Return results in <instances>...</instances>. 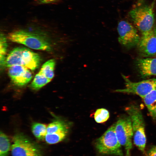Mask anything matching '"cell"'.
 I'll use <instances>...</instances> for the list:
<instances>
[{"instance_id": "obj_1", "label": "cell", "mask_w": 156, "mask_h": 156, "mask_svg": "<svg viewBox=\"0 0 156 156\" xmlns=\"http://www.w3.org/2000/svg\"><path fill=\"white\" fill-rule=\"evenodd\" d=\"M130 118L133 132L135 144L143 153H144L146 143L145 124L141 112L135 105L132 104L125 109Z\"/></svg>"}, {"instance_id": "obj_2", "label": "cell", "mask_w": 156, "mask_h": 156, "mask_svg": "<svg viewBox=\"0 0 156 156\" xmlns=\"http://www.w3.org/2000/svg\"><path fill=\"white\" fill-rule=\"evenodd\" d=\"M154 4L153 2L150 5L137 7L129 12L131 18L142 35L153 30L155 21Z\"/></svg>"}, {"instance_id": "obj_3", "label": "cell", "mask_w": 156, "mask_h": 156, "mask_svg": "<svg viewBox=\"0 0 156 156\" xmlns=\"http://www.w3.org/2000/svg\"><path fill=\"white\" fill-rule=\"evenodd\" d=\"M8 39L11 41L23 44L29 48L48 51L51 49V45L44 38L35 33L23 30L10 33Z\"/></svg>"}, {"instance_id": "obj_4", "label": "cell", "mask_w": 156, "mask_h": 156, "mask_svg": "<svg viewBox=\"0 0 156 156\" xmlns=\"http://www.w3.org/2000/svg\"><path fill=\"white\" fill-rule=\"evenodd\" d=\"M95 146L97 151L102 154L123 156L115 132V124L96 140Z\"/></svg>"}, {"instance_id": "obj_5", "label": "cell", "mask_w": 156, "mask_h": 156, "mask_svg": "<svg viewBox=\"0 0 156 156\" xmlns=\"http://www.w3.org/2000/svg\"><path fill=\"white\" fill-rule=\"evenodd\" d=\"M11 148L12 156H42L39 147L21 133L14 136Z\"/></svg>"}, {"instance_id": "obj_6", "label": "cell", "mask_w": 156, "mask_h": 156, "mask_svg": "<svg viewBox=\"0 0 156 156\" xmlns=\"http://www.w3.org/2000/svg\"><path fill=\"white\" fill-rule=\"evenodd\" d=\"M115 131L121 146L125 150L126 156H130L132 147V138L133 132L131 119L129 116L119 119L115 124Z\"/></svg>"}, {"instance_id": "obj_7", "label": "cell", "mask_w": 156, "mask_h": 156, "mask_svg": "<svg viewBox=\"0 0 156 156\" xmlns=\"http://www.w3.org/2000/svg\"><path fill=\"white\" fill-rule=\"evenodd\" d=\"M117 29L118 41L121 44L127 47L138 45L141 38L136 28L131 24L122 21L118 23Z\"/></svg>"}, {"instance_id": "obj_8", "label": "cell", "mask_w": 156, "mask_h": 156, "mask_svg": "<svg viewBox=\"0 0 156 156\" xmlns=\"http://www.w3.org/2000/svg\"><path fill=\"white\" fill-rule=\"evenodd\" d=\"M122 76L125 81V87L116 90V92L135 94L142 98L156 87V79L135 82L131 81L123 75Z\"/></svg>"}, {"instance_id": "obj_9", "label": "cell", "mask_w": 156, "mask_h": 156, "mask_svg": "<svg viewBox=\"0 0 156 156\" xmlns=\"http://www.w3.org/2000/svg\"><path fill=\"white\" fill-rule=\"evenodd\" d=\"M137 46L139 52L144 56H156V36L153 30L146 34L142 35Z\"/></svg>"}, {"instance_id": "obj_10", "label": "cell", "mask_w": 156, "mask_h": 156, "mask_svg": "<svg viewBox=\"0 0 156 156\" xmlns=\"http://www.w3.org/2000/svg\"><path fill=\"white\" fill-rule=\"evenodd\" d=\"M136 64L139 73L142 77L156 75V58L138 59Z\"/></svg>"}, {"instance_id": "obj_11", "label": "cell", "mask_w": 156, "mask_h": 156, "mask_svg": "<svg viewBox=\"0 0 156 156\" xmlns=\"http://www.w3.org/2000/svg\"><path fill=\"white\" fill-rule=\"evenodd\" d=\"M41 61V57L38 54L25 48L22 55L23 66L31 70H34L38 67Z\"/></svg>"}, {"instance_id": "obj_12", "label": "cell", "mask_w": 156, "mask_h": 156, "mask_svg": "<svg viewBox=\"0 0 156 156\" xmlns=\"http://www.w3.org/2000/svg\"><path fill=\"white\" fill-rule=\"evenodd\" d=\"M25 48L17 47L11 51L6 58L5 66L8 67L16 65L23 66L22 55Z\"/></svg>"}, {"instance_id": "obj_13", "label": "cell", "mask_w": 156, "mask_h": 156, "mask_svg": "<svg viewBox=\"0 0 156 156\" xmlns=\"http://www.w3.org/2000/svg\"><path fill=\"white\" fill-rule=\"evenodd\" d=\"M142 99L151 116L156 120V87Z\"/></svg>"}, {"instance_id": "obj_14", "label": "cell", "mask_w": 156, "mask_h": 156, "mask_svg": "<svg viewBox=\"0 0 156 156\" xmlns=\"http://www.w3.org/2000/svg\"><path fill=\"white\" fill-rule=\"evenodd\" d=\"M55 63V61L53 59L47 61L42 65L39 72L47 78L51 80L54 76Z\"/></svg>"}, {"instance_id": "obj_15", "label": "cell", "mask_w": 156, "mask_h": 156, "mask_svg": "<svg viewBox=\"0 0 156 156\" xmlns=\"http://www.w3.org/2000/svg\"><path fill=\"white\" fill-rule=\"evenodd\" d=\"M68 129L52 133H47L44 139L49 144L57 143L63 140L66 137Z\"/></svg>"}, {"instance_id": "obj_16", "label": "cell", "mask_w": 156, "mask_h": 156, "mask_svg": "<svg viewBox=\"0 0 156 156\" xmlns=\"http://www.w3.org/2000/svg\"><path fill=\"white\" fill-rule=\"evenodd\" d=\"M47 127L46 125L40 123H34L31 127V130L33 134L39 140L44 139L47 134Z\"/></svg>"}, {"instance_id": "obj_17", "label": "cell", "mask_w": 156, "mask_h": 156, "mask_svg": "<svg viewBox=\"0 0 156 156\" xmlns=\"http://www.w3.org/2000/svg\"><path fill=\"white\" fill-rule=\"evenodd\" d=\"M51 80L39 72L35 75L30 86L33 89L38 90L49 82Z\"/></svg>"}, {"instance_id": "obj_18", "label": "cell", "mask_w": 156, "mask_h": 156, "mask_svg": "<svg viewBox=\"0 0 156 156\" xmlns=\"http://www.w3.org/2000/svg\"><path fill=\"white\" fill-rule=\"evenodd\" d=\"M11 148L8 137L2 131L0 134V156H6Z\"/></svg>"}, {"instance_id": "obj_19", "label": "cell", "mask_w": 156, "mask_h": 156, "mask_svg": "<svg viewBox=\"0 0 156 156\" xmlns=\"http://www.w3.org/2000/svg\"><path fill=\"white\" fill-rule=\"evenodd\" d=\"M32 78V73L27 69L19 76L12 79V81L15 85L21 86L25 85L29 82Z\"/></svg>"}, {"instance_id": "obj_20", "label": "cell", "mask_w": 156, "mask_h": 156, "mask_svg": "<svg viewBox=\"0 0 156 156\" xmlns=\"http://www.w3.org/2000/svg\"><path fill=\"white\" fill-rule=\"evenodd\" d=\"M68 129L66 125L62 121L56 120L50 123L47 127V133H52Z\"/></svg>"}, {"instance_id": "obj_21", "label": "cell", "mask_w": 156, "mask_h": 156, "mask_svg": "<svg viewBox=\"0 0 156 156\" xmlns=\"http://www.w3.org/2000/svg\"><path fill=\"white\" fill-rule=\"evenodd\" d=\"M7 43L5 37L1 34L0 37V63L1 68L5 66V55L7 49Z\"/></svg>"}, {"instance_id": "obj_22", "label": "cell", "mask_w": 156, "mask_h": 156, "mask_svg": "<svg viewBox=\"0 0 156 156\" xmlns=\"http://www.w3.org/2000/svg\"><path fill=\"white\" fill-rule=\"evenodd\" d=\"M27 69V68L23 65L13 66L9 67L8 74L12 80L19 76Z\"/></svg>"}, {"instance_id": "obj_23", "label": "cell", "mask_w": 156, "mask_h": 156, "mask_svg": "<svg viewBox=\"0 0 156 156\" xmlns=\"http://www.w3.org/2000/svg\"><path fill=\"white\" fill-rule=\"evenodd\" d=\"M109 116V112L104 108L97 109L94 115V120L98 123H102L105 122L108 119Z\"/></svg>"}, {"instance_id": "obj_24", "label": "cell", "mask_w": 156, "mask_h": 156, "mask_svg": "<svg viewBox=\"0 0 156 156\" xmlns=\"http://www.w3.org/2000/svg\"><path fill=\"white\" fill-rule=\"evenodd\" d=\"M144 156H156V146H153L146 153Z\"/></svg>"}, {"instance_id": "obj_25", "label": "cell", "mask_w": 156, "mask_h": 156, "mask_svg": "<svg viewBox=\"0 0 156 156\" xmlns=\"http://www.w3.org/2000/svg\"><path fill=\"white\" fill-rule=\"evenodd\" d=\"M153 31L155 34L156 36V24L155 26L154 27L153 29Z\"/></svg>"}]
</instances>
